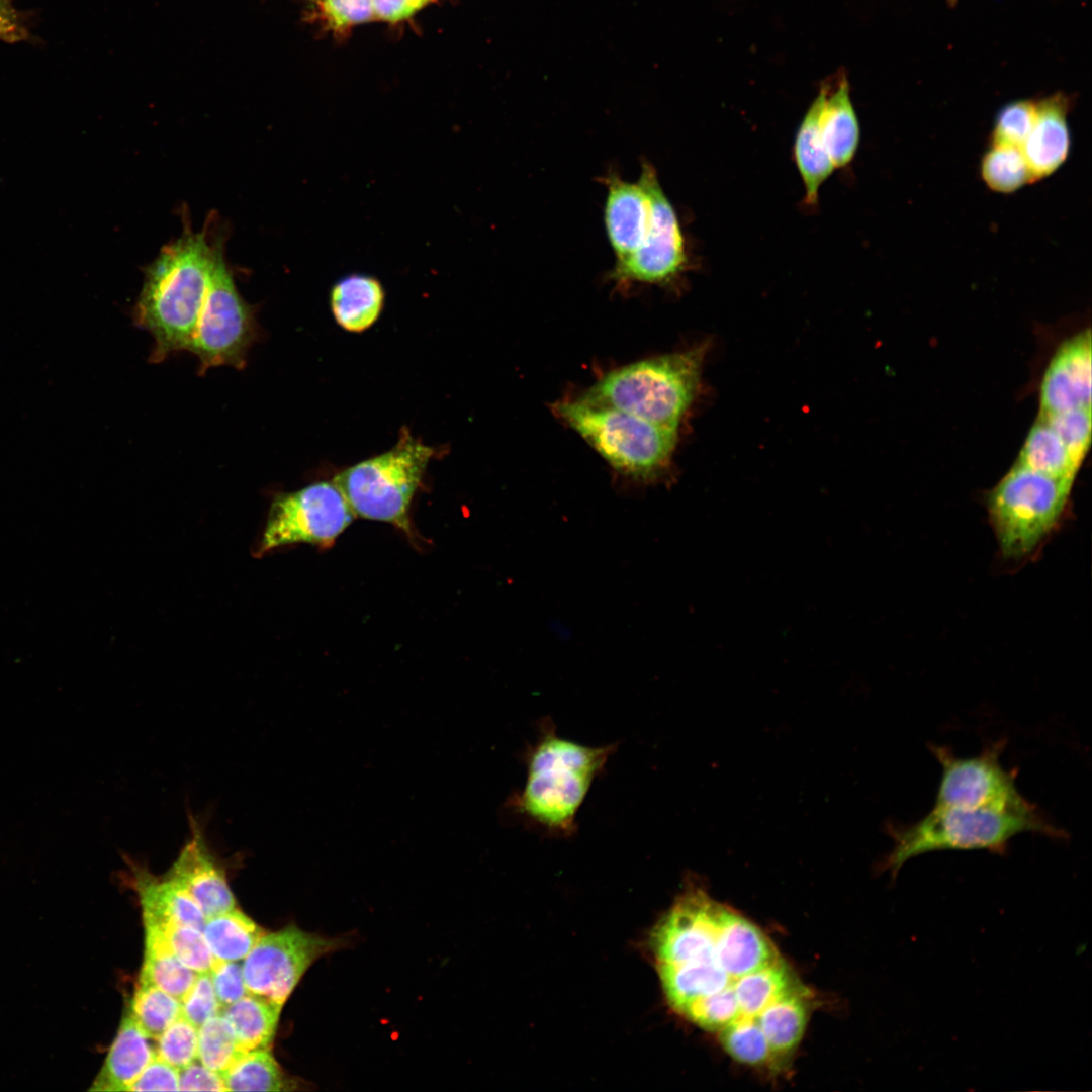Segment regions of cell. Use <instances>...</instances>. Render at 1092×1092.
<instances>
[{"mask_svg": "<svg viewBox=\"0 0 1092 1092\" xmlns=\"http://www.w3.org/2000/svg\"><path fill=\"white\" fill-rule=\"evenodd\" d=\"M616 748L566 739L551 719H543L537 739L524 753L525 783L508 799L507 807L549 836H572L577 813Z\"/></svg>", "mask_w": 1092, "mask_h": 1092, "instance_id": "1", "label": "cell"}, {"mask_svg": "<svg viewBox=\"0 0 1092 1092\" xmlns=\"http://www.w3.org/2000/svg\"><path fill=\"white\" fill-rule=\"evenodd\" d=\"M220 243L211 245L204 231L187 226L146 267L133 321L154 339L152 362L187 349Z\"/></svg>", "mask_w": 1092, "mask_h": 1092, "instance_id": "2", "label": "cell"}, {"mask_svg": "<svg viewBox=\"0 0 1092 1092\" xmlns=\"http://www.w3.org/2000/svg\"><path fill=\"white\" fill-rule=\"evenodd\" d=\"M893 848L881 863L892 875L910 858L937 850H987L1003 854L1012 838L1035 833L1056 839L1067 834L1028 800L1012 805L933 806L910 825H887Z\"/></svg>", "mask_w": 1092, "mask_h": 1092, "instance_id": "3", "label": "cell"}, {"mask_svg": "<svg viewBox=\"0 0 1092 1092\" xmlns=\"http://www.w3.org/2000/svg\"><path fill=\"white\" fill-rule=\"evenodd\" d=\"M707 346L640 360L605 374L578 398L678 430L700 383Z\"/></svg>", "mask_w": 1092, "mask_h": 1092, "instance_id": "4", "label": "cell"}, {"mask_svg": "<svg viewBox=\"0 0 1092 1092\" xmlns=\"http://www.w3.org/2000/svg\"><path fill=\"white\" fill-rule=\"evenodd\" d=\"M552 412L622 475L641 483L668 475L678 430L578 397L557 401Z\"/></svg>", "mask_w": 1092, "mask_h": 1092, "instance_id": "5", "label": "cell"}, {"mask_svg": "<svg viewBox=\"0 0 1092 1092\" xmlns=\"http://www.w3.org/2000/svg\"><path fill=\"white\" fill-rule=\"evenodd\" d=\"M1073 483L1015 463L990 490L988 517L1005 558L1026 557L1052 533L1066 510Z\"/></svg>", "mask_w": 1092, "mask_h": 1092, "instance_id": "6", "label": "cell"}, {"mask_svg": "<svg viewBox=\"0 0 1092 1092\" xmlns=\"http://www.w3.org/2000/svg\"><path fill=\"white\" fill-rule=\"evenodd\" d=\"M434 448L406 429L389 451L339 473L334 483L355 517L389 523L411 534L410 510Z\"/></svg>", "mask_w": 1092, "mask_h": 1092, "instance_id": "7", "label": "cell"}, {"mask_svg": "<svg viewBox=\"0 0 1092 1092\" xmlns=\"http://www.w3.org/2000/svg\"><path fill=\"white\" fill-rule=\"evenodd\" d=\"M257 337L253 308L239 293L220 247L186 351L198 358L200 374L221 365L243 369Z\"/></svg>", "mask_w": 1092, "mask_h": 1092, "instance_id": "8", "label": "cell"}, {"mask_svg": "<svg viewBox=\"0 0 1092 1092\" xmlns=\"http://www.w3.org/2000/svg\"><path fill=\"white\" fill-rule=\"evenodd\" d=\"M355 515L334 482H316L273 499L257 555L273 549L307 543L330 547L350 526Z\"/></svg>", "mask_w": 1092, "mask_h": 1092, "instance_id": "9", "label": "cell"}, {"mask_svg": "<svg viewBox=\"0 0 1092 1092\" xmlns=\"http://www.w3.org/2000/svg\"><path fill=\"white\" fill-rule=\"evenodd\" d=\"M347 945V938L307 932L293 924L266 932L242 964L247 990L284 1005L317 960Z\"/></svg>", "mask_w": 1092, "mask_h": 1092, "instance_id": "10", "label": "cell"}, {"mask_svg": "<svg viewBox=\"0 0 1092 1092\" xmlns=\"http://www.w3.org/2000/svg\"><path fill=\"white\" fill-rule=\"evenodd\" d=\"M639 180L650 198V230L642 245L629 258L615 263L609 278L618 285L671 284L688 267L685 238L675 210L650 163L642 164Z\"/></svg>", "mask_w": 1092, "mask_h": 1092, "instance_id": "11", "label": "cell"}, {"mask_svg": "<svg viewBox=\"0 0 1092 1092\" xmlns=\"http://www.w3.org/2000/svg\"><path fill=\"white\" fill-rule=\"evenodd\" d=\"M1005 742L986 746L977 756L958 757L945 746L930 745L942 768L934 806L1012 805L1026 800L1015 785V771L1001 764Z\"/></svg>", "mask_w": 1092, "mask_h": 1092, "instance_id": "12", "label": "cell"}, {"mask_svg": "<svg viewBox=\"0 0 1092 1092\" xmlns=\"http://www.w3.org/2000/svg\"><path fill=\"white\" fill-rule=\"evenodd\" d=\"M189 819L190 835L165 876L195 900L207 919L234 909L236 899L223 868L207 846L200 824L193 817Z\"/></svg>", "mask_w": 1092, "mask_h": 1092, "instance_id": "13", "label": "cell"}, {"mask_svg": "<svg viewBox=\"0 0 1092 1092\" xmlns=\"http://www.w3.org/2000/svg\"><path fill=\"white\" fill-rule=\"evenodd\" d=\"M1091 407V332L1064 341L1054 354L1040 386L1039 414Z\"/></svg>", "mask_w": 1092, "mask_h": 1092, "instance_id": "14", "label": "cell"}, {"mask_svg": "<svg viewBox=\"0 0 1092 1092\" xmlns=\"http://www.w3.org/2000/svg\"><path fill=\"white\" fill-rule=\"evenodd\" d=\"M607 198L604 220L616 262L629 258L644 242L652 211L646 188L638 179L631 183L612 172L604 178Z\"/></svg>", "mask_w": 1092, "mask_h": 1092, "instance_id": "15", "label": "cell"}, {"mask_svg": "<svg viewBox=\"0 0 1092 1092\" xmlns=\"http://www.w3.org/2000/svg\"><path fill=\"white\" fill-rule=\"evenodd\" d=\"M1072 97L1063 92L1036 100L1033 125L1021 147L1032 182L1046 178L1067 160L1071 136L1068 114Z\"/></svg>", "mask_w": 1092, "mask_h": 1092, "instance_id": "16", "label": "cell"}, {"mask_svg": "<svg viewBox=\"0 0 1092 1092\" xmlns=\"http://www.w3.org/2000/svg\"><path fill=\"white\" fill-rule=\"evenodd\" d=\"M819 130L835 168L848 165L858 148L860 129L849 95L848 81L838 74L818 94Z\"/></svg>", "mask_w": 1092, "mask_h": 1092, "instance_id": "17", "label": "cell"}, {"mask_svg": "<svg viewBox=\"0 0 1092 1092\" xmlns=\"http://www.w3.org/2000/svg\"><path fill=\"white\" fill-rule=\"evenodd\" d=\"M131 883L139 895L145 924L171 921L202 931L206 918L195 900L178 884L155 877L145 867L128 862Z\"/></svg>", "mask_w": 1092, "mask_h": 1092, "instance_id": "18", "label": "cell"}, {"mask_svg": "<svg viewBox=\"0 0 1092 1092\" xmlns=\"http://www.w3.org/2000/svg\"><path fill=\"white\" fill-rule=\"evenodd\" d=\"M132 1014L127 1010L105 1061L90 1091H128L148 1064L156 1057Z\"/></svg>", "mask_w": 1092, "mask_h": 1092, "instance_id": "19", "label": "cell"}, {"mask_svg": "<svg viewBox=\"0 0 1092 1092\" xmlns=\"http://www.w3.org/2000/svg\"><path fill=\"white\" fill-rule=\"evenodd\" d=\"M384 298V289L375 277L355 273L335 283L331 291V308L343 329L362 332L376 322Z\"/></svg>", "mask_w": 1092, "mask_h": 1092, "instance_id": "20", "label": "cell"}, {"mask_svg": "<svg viewBox=\"0 0 1092 1092\" xmlns=\"http://www.w3.org/2000/svg\"><path fill=\"white\" fill-rule=\"evenodd\" d=\"M283 1005L248 993L221 1009L220 1014L234 1031L243 1053L270 1048Z\"/></svg>", "mask_w": 1092, "mask_h": 1092, "instance_id": "21", "label": "cell"}, {"mask_svg": "<svg viewBox=\"0 0 1092 1092\" xmlns=\"http://www.w3.org/2000/svg\"><path fill=\"white\" fill-rule=\"evenodd\" d=\"M809 1005L808 992L802 986L776 1002L763 1014L760 1027L775 1067L798 1046L808 1022Z\"/></svg>", "mask_w": 1092, "mask_h": 1092, "instance_id": "22", "label": "cell"}, {"mask_svg": "<svg viewBox=\"0 0 1092 1092\" xmlns=\"http://www.w3.org/2000/svg\"><path fill=\"white\" fill-rule=\"evenodd\" d=\"M819 99L815 98L805 114L794 142V159L805 188V201H818L821 185L835 169L819 130Z\"/></svg>", "mask_w": 1092, "mask_h": 1092, "instance_id": "23", "label": "cell"}, {"mask_svg": "<svg viewBox=\"0 0 1092 1092\" xmlns=\"http://www.w3.org/2000/svg\"><path fill=\"white\" fill-rule=\"evenodd\" d=\"M197 975L176 957L156 925L145 924V956L140 980L150 982L181 1000Z\"/></svg>", "mask_w": 1092, "mask_h": 1092, "instance_id": "24", "label": "cell"}, {"mask_svg": "<svg viewBox=\"0 0 1092 1092\" xmlns=\"http://www.w3.org/2000/svg\"><path fill=\"white\" fill-rule=\"evenodd\" d=\"M221 1077L228 1091H293L306 1085L282 1070L270 1048L243 1053Z\"/></svg>", "mask_w": 1092, "mask_h": 1092, "instance_id": "25", "label": "cell"}, {"mask_svg": "<svg viewBox=\"0 0 1092 1092\" xmlns=\"http://www.w3.org/2000/svg\"><path fill=\"white\" fill-rule=\"evenodd\" d=\"M1015 463L1053 477L1073 481L1082 464L1039 417L1031 427Z\"/></svg>", "mask_w": 1092, "mask_h": 1092, "instance_id": "26", "label": "cell"}, {"mask_svg": "<svg viewBox=\"0 0 1092 1092\" xmlns=\"http://www.w3.org/2000/svg\"><path fill=\"white\" fill-rule=\"evenodd\" d=\"M202 933L213 958L238 962L266 931L235 907L207 918Z\"/></svg>", "mask_w": 1092, "mask_h": 1092, "instance_id": "27", "label": "cell"}, {"mask_svg": "<svg viewBox=\"0 0 1092 1092\" xmlns=\"http://www.w3.org/2000/svg\"><path fill=\"white\" fill-rule=\"evenodd\" d=\"M181 1000L150 982L139 980L129 1011L149 1038L157 1040L181 1015Z\"/></svg>", "mask_w": 1092, "mask_h": 1092, "instance_id": "28", "label": "cell"}, {"mask_svg": "<svg viewBox=\"0 0 1092 1092\" xmlns=\"http://www.w3.org/2000/svg\"><path fill=\"white\" fill-rule=\"evenodd\" d=\"M980 174L988 188L1003 194L1032 183L1021 150L1011 146L990 144L982 157Z\"/></svg>", "mask_w": 1092, "mask_h": 1092, "instance_id": "29", "label": "cell"}, {"mask_svg": "<svg viewBox=\"0 0 1092 1092\" xmlns=\"http://www.w3.org/2000/svg\"><path fill=\"white\" fill-rule=\"evenodd\" d=\"M242 1054L233 1029L221 1014L198 1028L197 1059L207 1068L222 1074Z\"/></svg>", "mask_w": 1092, "mask_h": 1092, "instance_id": "30", "label": "cell"}, {"mask_svg": "<svg viewBox=\"0 0 1092 1092\" xmlns=\"http://www.w3.org/2000/svg\"><path fill=\"white\" fill-rule=\"evenodd\" d=\"M153 925L163 932L173 952L185 966L197 974L210 972L214 958L200 929L171 921Z\"/></svg>", "mask_w": 1092, "mask_h": 1092, "instance_id": "31", "label": "cell"}, {"mask_svg": "<svg viewBox=\"0 0 1092 1092\" xmlns=\"http://www.w3.org/2000/svg\"><path fill=\"white\" fill-rule=\"evenodd\" d=\"M1036 100L1020 99L1003 106L998 112L991 144L1015 147L1021 150L1035 119Z\"/></svg>", "mask_w": 1092, "mask_h": 1092, "instance_id": "32", "label": "cell"}, {"mask_svg": "<svg viewBox=\"0 0 1092 1092\" xmlns=\"http://www.w3.org/2000/svg\"><path fill=\"white\" fill-rule=\"evenodd\" d=\"M156 1056L177 1070L197 1059L198 1028L180 1015L157 1039Z\"/></svg>", "mask_w": 1092, "mask_h": 1092, "instance_id": "33", "label": "cell"}, {"mask_svg": "<svg viewBox=\"0 0 1092 1092\" xmlns=\"http://www.w3.org/2000/svg\"><path fill=\"white\" fill-rule=\"evenodd\" d=\"M1061 438L1071 453L1083 462L1091 441V407L1039 414Z\"/></svg>", "mask_w": 1092, "mask_h": 1092, "instance_id": "34", "label": "cell"}, {"mask_svg": "<svg viewBox=\"0 0 1092 1092\" xmlns=\"http://www.w3.org/2000/svg\"><path fill=\"white\" fill-rule=\"evenodd\" d=\"M181 1015L199 1028L209 1018L220 1014L221 1006L216 998L209 973H201L181 999Z\"/></svg>", "mask_w": 1092, "mask_h": 1092, "instance_id": "35", "label": "cell"}, {"mask_svg": "<svg viewBox=\"0 0 1092 1092\" xmlns=\"http://www.w3.org/2000/svg\"><path fill=\"white\" fill-rule=\"evenodd\" d=\"M209 974L221 1009L249 993L242 964L237 961H221L214 958Z\"/></svg>", "mask_w": 1092, "mask_h": 1092, "instance_id": "36", "label": "cell"}, {"mask_svg": "<svg viewBox=\"0 0 1092 1092\" xmlns=\"http://www.w3.org/2000/svg\"><path fill=\"white\" fill-rule=\"evenodd\" d=\"M331 25L337 29L366 22L374 17L372 0H318Z\"/></svg>", "mask_w": 1092, "mask_h": 1092, "instance_id": "37", "label": "cell"}, {"mask_svg": "<svg viewBox=\"0 0 1092 1092\" xmlns=\"http://www.w3.org/2000/svg\"><path fill=\"white\" fill-rule=\"evenodd\" d=\"M128 1091H179L178 1070L156 1056Z\"/></svg>", "mask_w": 1092, "mask_h": 1092, "instance_id": "38", "label": "cell"}, {"mask_svg": "<svg viewBox=\"0 0 1092 1092\" xmlns=\"http://www.w3.org/2000/svg\"><path fill=\"white\" fill-rule=\"evenodd\" d=\"M179 1091H228L221 1074L192 1062L178 1070Z\"/></svg>", "mask_w": 1092, "mask_h": 1092, "instance_id": "39", "label": "cell"}, {"mask_svg": "<svg viewBox=\"0 0 1092 1092\" xmlns=\"http://www.w3.org/2000/svg\"><path fill=\"white\" fill-rule=\"evenodd\" d=\"M430 0H372L374 16L395 22L410 17Z\"/></svg>", "mask_w": 1092, "mask_h": 1092, "instance_id": "40", "label": "cell"}, {"mask_svg": "<svg viewBox=\"0 0 1092 1092\" xmlns=\"http://www.w3.org/2000/svg\"><path fill=\"white\" fill-rule=\"evenodd\" d=\"M26 30L12 0H0V40L15 42L25 37Z\"/></svg>", "mask_w": 1092, "mask_h": 1092, "instance_id": "41", "label": "cell"}, {"mask_svg": "<svg viewBox=\"0 0 1092 1092\" xmlns=\"http://www.w3.org/2000/svg\"><path fill=\"white\" fill-rule=\"evenodd\" d=\"M947 2L953 5L957 2V0H947Z\"/></svg>", "mask_w": 1092, "mask_h": 1092, "instance_id": "42", "label": "cell"}]
</instances>
